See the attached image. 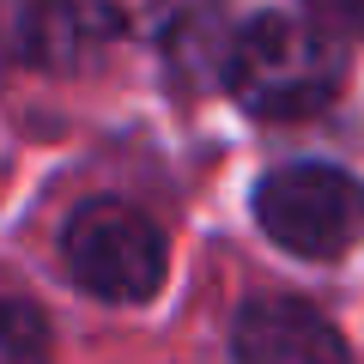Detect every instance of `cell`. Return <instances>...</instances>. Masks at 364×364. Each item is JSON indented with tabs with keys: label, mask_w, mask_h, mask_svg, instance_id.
Instances as JSON below:
<instances>
[{
	"label": "cell",
	"mask_w": 364,
	"mask_h": 364,
	"mask_svg": "<svg viewBox=\"0 0 364 364\" xmlns=\"http://www.w3.org/2000/svg\"><path fill=\"white\" fill-rule=\"evenodd\" d=\"M225 85L237 91V104L249 116L304 122L340 91V49L316 25H304V18L261 13L249 25H237Z\"/></svg>",
	"instance_id": "cell-1"
},
{
	"label": "cell",
	"mask_w": 364,
	"mask_h": 364,
	"mask_svg": "<svg viewBox=\"0 0 364 364\" xmlns=\"http://www.w3.org/2000/svg\"><path fill=\"white\" fill-rule=\"evenodd\" d=\"M61 255H67L73 286L104 298V304H146L164 286V267H170L164 231L146 213H134L128 200H91V207H79L67 219Z\"/></svg>",
	"instance_id": "cell-2"
},
{
	"label": "cell",
	"mask_w": 364,
	"mask_h": 364,
	"mask_svg": "<svg viewBox=\"0 0 364 364\" xmlns=\"http://www.w3.org/2000/svg\"><path fill=\"white\" fill-rule=\"evenodd\" d=\"M255 219L279 249L334 261L364 237V188L334 164H291L255 188Z\"/></svg>",
	"instance_id": "cell-3"
},
{
	"label": "cell",
	"mask_w": 364,
	"mask_h": 364,
	"mask_svg": "<svg viewBox=\"0 0 364 364\" xmlns=\"http://www.w3.org/2000/svg\"><path fill=\"white\" fill-rule=\"evenodd\" d=\"M237 364H352L340 328L298 298H255L237 316Z\"/></svg>",
	"instance_id": "cell-4"
},
{
	"label": "cell",
	"mask_w": 364,
	"mask_h": 364,
	"mask_svg": "<svg viewBox=\"0 0 364 364\" xmlns=\"http://www.w3.org/2000/svg\"><path fill=\"white\" fill-rule=\"evenodd\" d=\"M116 31V0H13V37L31 67H85Z\"/></svg>",
	"instance_id": "cell-5"
},
{
	"label": "cell",
	"mask_w": 364,
	"mask_h": 364,
	"mask_svg": "<svg viewBox=\"0 0 364 364\" xmlns=\"http://www.w3.org/2000/svg\"><path fill=\"white\" fill-rule=\"evenodd\" d=\"M49 358V334H43L31 304H6L0 310V364H43Z\"/></svg>",
	"instance_id": "cell-6"
},
{
	"label": "cell",
	"mask_w": 364,
	"mask_h": 364,
	"mask_svg": "<svg viewBox=\"0 0 364 364\" xmlns=\"http://www.w3.org/2000/svg\"><path fill=\"white\" fill-rule=\"evenodd\" d=\"M316 18L328 31H346V37H364V0H310Z\"/></svg>",
	"instance_id": "cell-7"
},
{
	"label": "cell",
	"mask_w": 364,
	"mask_h": 364,
	"mask_svg": "<svg viewBox=\"0 0 364 364\" xmlns=\"http://www.w3.org/2000/svg\"><path fill=\"white\" fill-rule=\"evenodd\" d=\"M182 0H116V13H122V31H152L158 18H170Z\"/></svg>",
	"instance_id": "cell-8"
}]
</instances>
